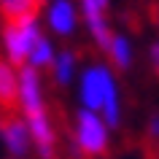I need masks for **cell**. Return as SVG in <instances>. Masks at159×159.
<instances>
[{
    "instance_id": "obj_18",
    "label": "cell",
    "mask_w": 159,
    "mask_h": 159,
    "mask_svg": "<svg viewBox=\"0 0 159 159\" xmlns=\"http://www.w3.org/2000/svg\"><path fill=\"white\" fill-rule=\"evenodd\" d=\"M8 159H11V157H8Z\"/></svg>"
},
{
    "instance_id": "obj_6",
    "label": "cell",
    "mask_w": 159,
    "mask_h": 159,
    "mask_svg": "<svg viewBox=\"0 0 159 159\" xmlns=\"http://www.w3.org/2000/svg\"><path fill=\"white\" fill-rule=\"evenodd\" d=\"M78 11H81V30L86 33V38L92 41V46L97 51L105 49V43L113 35V22H111V6H105L102 0H75Z\"/></svg>"
},
{
    "instance_id": "obj_2",
    "label": "cell",
    "mask_w": 159,
    "mask_h": 159,
    "mask_svg": "<svg viewBox=\"0 0 159 159\" xmlns=\"http://www.w3.org/2000/svg\"><path fill=\"white\" fill-rule=\"evenodd\" d=\"M113 129L97 111L75 108L70 116V148L81 159H102L111 151Z\"/></svg>"
},
{
    "instance_id": "obj_9",
    "label": "cell",
    "mask_w": 159,
    "mask_h": 159,
    "mask_svg": "<svg viewBox=\"0 0 159 159\" xmlns=\"http://www.w3.org/2000/svg\"><path fill=\"white\" fill-rule=\"evenodd\" d=\"M81 57H78V51L70 49V46H59L54 59H51V65L46 67V78H49L51 86H57V89H73L75 78L81 73Z\"/></svg>"
},
{
    "instance_id": "obj_12",
    "label": "cell",
    "mask_w": 159,
    "mask_h": 159,
    "mask_svg": "<svg viewBox=\"0 0 159 159\" xmlns=\"http://www.w3.org/2000/svg\"><path fill=\"white\" fill-rule=\"evenodd\" d=\"M57 49H59L57 41H54V38L46 33L41 41H38L35 51L30 54V62H27V67H35V70H43V73H46V67L51 65V59H54V54H57Z\"/></svg>"
},
{
    "instance_id": "obj_8",
    "label": "cell",
    "mask_w": 159,
    "mask_h": 159,
    "mask_svg": "<svg viewBox=\"0 0 159 159\" xmlns=\"http://www.w3.org/2000/svg\"><path fill=\"white\" fill-rule=\"evenodd\" d=\"M25 121H27V129H30V140H33V154L38 159H54L59 148V132L51 111L27 116Z\"/></svg>"
},
{
    "instance_id": "obj_17",
    "label": "cell",
    "mask_w": 159,
    "mask_h": 159,
    "mask_svg": "<svg viewBox=\"0 0 159 159\" xmlns=\"http://www.w3.org/2000/svg\"><path fill=\"white\" fill-rule=\"evenodd\" d=\"M157 30H159V14H157Z\"/></svg>"
},
{
    "instance_id": "obj_13",
    "label": "cell",
    "mask_w": 159,
    "mask_h": 159,
    "mask_svg": "<svg viewBox=\"0 0 159 159\" xmlns=\"http://www.w3.org/2000/svg\"><path fill=\"white\" fill-rule=\"evenodd\" d=\"M43 0H0V19H16L25 14H38Z\"/></svg>"
},
{
    "instance_id": "obj_1",
    "label": "cell",
    "mask_w": 159,
    "mask_h": 159,
    "mask_svg": "<svg viewBox=\"0 0 159 159\" xmlns=\"http://www.w3.org/2000/svg\"><path fill=\"white\" fill-rule=\"evenodd\" d=\"M73 92L78 108L97 111L111 124L113 132L124 124V94H121V84H119V73L105 59H92V62L81 65Z\"/></svg>"
},
{
    "instance_id": "obj_14",
    "label": "cell",
    "mask_w": 159,
    "mask_h": 159,
    "mask_svg": "<svg viewBox=\"0 0 159 159\" xmlns=\"http://www.w3.org/2000/svg\"><path fill=\"white\" fill-rule=\"evenodd\" d=\"M143 135H146V140H148V143L159 146V111H157V113H151V116L146 119V127H143Z\"/></svg>"
},
{
    "instance_id": "obj_15",
    "label": "cell",
    "mask_w": 159,
    "mask_h": 159,
    "mask_svg": "<svg viewBox=\"0 0 159 159\" xmlns=\"http://www.w3.org/2000/svg\"><path fill=\"white\" fill-rule=\"evenodd\" d=\"M146 62H148V70L159 78V38H154L146 46Z\"/></svg>"
},
{
    "instance_id": "obj_4",
    "label": "cell",
    "mask_w": 159,
    "mask_h": 159,
    "mask_svg": "<svg viewBox=\"0 0 159 159\" xmlns=\"http://www.w3.org/2000/svg\"><path fill=\"white\" fill-rule=\"evenodd\" d=\"M43 30L54 41H73L81 33V11L75 0H43L38 8Z\"/></svg>"
},
{
    "instance_id": "obj_5",
    "label": "cell",
    "mask_w": 159,
    "mask_h": 159,
    "mask_svg": "<svg viewBox=\"0 0 159 159\" xmlns=\"http://www.w3.org/2000/svg\"><path fill=\"white\" fill-rule=\"evenodd\" d=\"M16 113L22 116H35V113H43L49 108V78L43 70H35V67H19V89H16V105H14Z\"/></svg>"
},
{
    "instance_id": "obj_10",
    "label": "cell",
    "mask_w": 159,
    "mask_h": 159,
    "mask_svg": "<svg viewBox=\"0 0 159 159\" xmlns=\"http://www.w3.org/2000/svg\"><path fill=\"white\" fill-rule=\"evenodd\" d=\"M105 62H108L116 73H127V70H132L135 59H138V46H135L132 35L124 33V30H113L111 35V41L105 43V49L100 51Z\"/></svg>"
},
{
    "instance_id": "obj_3",
    "label": "cell",
    "mask_w": 159,
    "mask_h": 159,
    "mask_svg": "<svg viewBox=\"0 0 159 159\" xmlns=\"http://www.w3.org/2000/svg\"><path fill=\"white\" fill-rule=\"evenodd\" d=\"M43 35H46V30H43L38 14L3 19V25H0V57L8 59L16 67H25Z\"/></svg>"
},
{
    "instance_id": "obj_11",
    "label": "cell",
    "mask_w": 159,
    "mask_h": 159,
    "mask_svg": "<svg viewBox=\"0 0 159 159\" xmlns=\"http://www.w3.org/2000/svg\"><path fill=\"white\" fill-rule=\"evenodd\" d=\"M16 89H19V67L0 57V113L3 111H14Z\"/></svg>"
},
{
    "instance_id": "obj_16",
    "label": "cell",
    "mask_w": 159,
    "mask_h": 159,
    "mask_svg": "<svg viewBox=\"0 0 159 159\" xmlns=\"http://www.w3.org/2000/svg\"><path fill=\"white\" fill-rule=\"evenodd\" d=\"M102 3H105V6H113V0H102Z\"/></svg>"
},
{
    "instance_id": "obj_7",
    "label": "cell",
    "mask_w": 159,
    "mask_h": 159,
    "mask_svg": "<svg viewBox=\"0 0 159 159\" xmlns=\"http://www.w3.org/2000/svg\"><path fill=\"white\" fill-rule=\"evenodd\" d=\"M0 148L11 159H27L33 154V140H30L27 121L16 111H3L0 113Z\"/></svg>"
}]
</instances>
